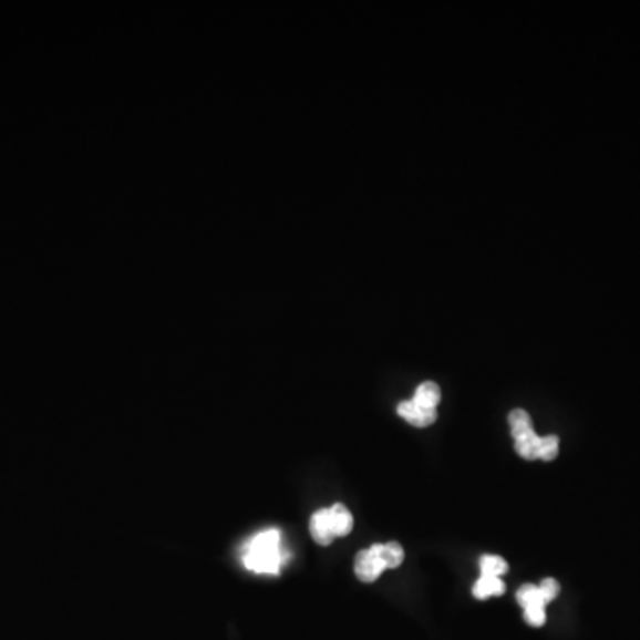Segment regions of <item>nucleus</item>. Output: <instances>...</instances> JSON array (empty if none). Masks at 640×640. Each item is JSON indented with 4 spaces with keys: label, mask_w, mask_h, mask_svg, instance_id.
I'll return each instance as SVG.
<instances>
[{
    "label": "nucleus",
    "mask_w": 640,
    "mask_h": 640,
    "mask_svg": "<svg viewBox=\"0 0 640 640\" xmlns=\"http://www.w3.org/2000/svg\"><path fill=\"white\" fill-rule=\"evenodd\" d=\"M244 568L257 575H280L287 562L283 536L278 528H266L244 543L240 550Z\"/></svg>",
    "instance_id": "nucleus-1"
},
{
    "label": "nucleus",
    "mask_w": 640,
    "mask_h": 640,
    "mask_svg": "<svg viewBox=\"0 0 640 640\" xmlns=\"http://www.w3.org/2000/svg\"><path fill=\"white\" fill-rule=\"evenodd\" d=\"M354 527L351 510L343 504H334L317 510L310 518V534L320 546H330L337 537H345Z\"/></svg>",
    "instance_id": "nucleus-2"
},
{
    "label": "nucleus",
    "mask_w": 640,
    "mask_h": 640,
    "mask_svg": "<svg viewBox=\"0 0 640 640\" xmlns=\"http://www.w3.org/2000/svg\"><path fill=\"white\" fill-rule=\"evenodd\" d=\"M383 571H386L383 545H372L357 555L354 572H357V577L360 578L361 582H375Z\"/></svg>",
    "instance_id": "nucleus-3"
},
{
    "label": "nucleus",
    "mask_w": 640,
    "mask_h": 640,
    "mask_svg": "<svg viewBox=\"0 0 640 640\" xmlns=\"http://www.w3.org/2000/svg\"><path fill=\"white\" fill-rule=\"evenodd\" d=\"M398 413L413 427H427V425H433L437 419V411L424 410L413 401L401 402L398 406Z\"/></svg>",
    "instance_id": "nucleus-4"
},
{
    "label": "nucleus",
    "mask_w": 640,
    "mask_h": 640,
    "mask_svg": "<svg viewBox=\"0 0 640 640\" xmlns=\"http://www.w3.org/2000/svg\"><path fill=\"white\" fill-rule=\"evenodd\" d=\"M411 401L419 404L420 407H424V410L437 411V406L442 402V390L433 381H425L416 389L415 398L411 399Z\"/></svg>",
    "instance_id": "nucleus-5"
},
{
    "label": "nucleus",
    "mask_w": 640,
    "mask_h": 640,
    "mask_svg": "<svg viewBox=\"0 0 640 640\" xmlns=\"http://www.w3.org/2000/svg\"><path fill=\"white\" fill-rule=\"evenodd\" d=\"M505 592V584L502 578L481 577L474 586V596L477 600H487L493 596H502Z\"/></svg>",
    "instance_id": "nucleus-6"
},
{
    "label": "nucleus",
    "mask_w": 640,
    "mask_h": 640,
    "mask_svg": "<svg viewBox=\"0 0 640 640\" xmlns=\"http://www.w3.org/2000/svg\"><path fill=\"white\" fill-rule=\"evenodd\" d=\"M539 442H541V436H537L536 431L522 434V436L515 437L516 452H518L519 456L524 457V460L537 461Z\"/></svg>",
    "instance_id": "nucleus-7"
},
{
    "label": "nucleus",
    "mask_w": 640,
    "mask_h": 640,
    "mask_svg": "<svg viewBox=\"0 0 640 640\" xmlns=\"http://www.w3.org/2000/svg\"><path fill=\"white\" fill-rule=\"evenodd\" d=\"M481 577H495L500 578L502 575L509 571V564L507 560L502 559L498 555H484L481 557Z\"/></svg>",
    "instance_id": "nucleus-8"
},
{
    "label": "nucleus",
    "mask_w": 640,
    "mask_h": 640,
    "mask_svg": "<svg viewBox=\"0 0 640 640\" xmlns=\"http://www.w3.org/2000/svg\"><path fill=\"white\" fill-rule=\"evenodd\" d=\"M509 427L513 437L534 431L533 419L525 410H515L509 413Z\"/></svg>",
    "instance_id": "nucleus-9"
},
{
    "label": "nucleus",
    "mask_w": 640,
    "mask_h": 640,
    "mask_svg": "<svg viewBox=\"0 0 640 640\" xmlns=\"http://www.w3.org/2000/svg\"><path fill=\"white\" fill-rule=\"evenodd\" d=\"M516 600L522 605V609L528 605H548L543 600L539 587L534 586V584H525V586L519 587L518 592H516Z\"/></svg>",
    "instance_id": "nucleus-10"
},
{
    "label": "nucleus",
    "mask_w": 640,
    "mask_h": 640,
    "mask_svg": "<svg viewBox=\"0 0 640 640\" xmlns=\"http://www.w3.org/2000/svg\"><path fill=\"white\" fill-rule=\"evenodd\" d=\"M559 456V436H543L537 448V460L554 461Z\"/></svg>",
    "instance_id": "nucleus-11"
},
{
    "label": "nucleus",
    "mask_w": 640,
    "mask_h": 640,
    "mask_svg": "<svg viewBox=\"0 0 640 640\" xmlns=\"http://www.w3.org/2000/svg\"><path fill=\"white\" fill-rule=\"evenodd\" d=\"M383 557L386 569H395L404 562V548L399 543L392 541L383 545Z\"/></svg>",
    "instance_id": "nucleus-12"
},
{
    "label": "nucleus",
    "mask_w": 640,
    "mask_h": 640,
    "mask_svg": "<svg viewBox=\"0 0 640 640\" xmlns=\"http://www.w3.org/2000/svg\"><path fill=\"white\" fill-rule=\"evenodd\" d=\"M524 618L530 627H543L546 622V605H528L524 609Z\"/></svg>",
    "instance_id": "nucleus-13"
},
{
    "label": "nucleus",
    "mask_w": 640,
    "mask_h": 640,
    "mask_svg": "<svg viewBox=\"0 0 640 640\" xmlns=\"http://www.w3.org/2000/svg\"><path fill=\"white\" fill-rule=\"evenodd\" d=\"M537 587H539L543 600H545L546 603H550V601H554L555 598H557V596H559L560 592L559 582H557L555 578H545V580H543V582L539 584V586Z\"/></svg>",
    "instance_id": "nucleus-14"
}]
</instances>
